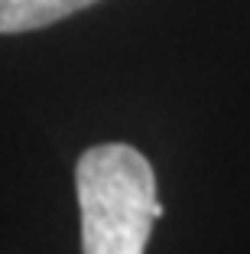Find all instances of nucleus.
I'll list each match as a JSON object with an SVG mask.
<instances>
[{
  "mask_svg": "<svg viewBox=\"0 0 250 254\" xmlns=\"http://www.w3.org/2000/svg\"><path fill=\"white\" fill-rule=\"evenodd\" d=\"M98 0H0V33H30L65 20Z\"/></svg>",
  "mask_w": 250,
  "mask_h": 254,
  "instance_id": "2",
  "label": "nucleus"
},
{
  "mask_svg": "<svg viewBox=\"0 0 250 254\" xmlns=\"http://www.w3.org/2000/svg\"><path fill=\"white\" fill-rule=\"evenodd\" d=\"M75 192L85 254H143L162 215L150 160L130 143H98L78 157Z\"/></svg>",
  "mask_w": 250,
  "mask_h": 254,
  "instance_id": "1",
  "label": "nucleus"
}]
</instances>
